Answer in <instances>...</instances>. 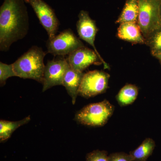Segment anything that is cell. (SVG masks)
Returning <instances> with one entry per match:
<instances>
[{
    "label": "cell",
    "mask_w": 161,
    "mask_h": 161,
    "mask_svg": "<svg viewBox=\"0 0 161 161\" xmlns=\"http://www.w3.org/2000/svg\"><path fill=\"white\" fill-rule=\"evenodd\" d=\"M24 0H4L0 7V50H9L12 43L26 36L29 17Z\"/></svg>",
    "instance_id": "cell-1"
},
{
    "label": "cell",
    "mask_w": 161,
    "mask_h": 161,
    "mask_svg": "<svg viewBox=\"0 0 161 161\" xmlns=\"http://www.w3.org/2000/svg\"><path fill=\"white\" fill-rule=\"evenodd\" d=\"M46 54L41 47H32L12 64L17 77L33 79L43 84L45 66L43 59Z\"/></svg>",
    "instance_id": "cell-2"
},
{
    "label": "cell",
    "mask_w": 161,
    "mask_h": 161,
    "mask_svg": "<svg viewBox=\"0 0 161 161\" xmlns=\"http://www.w3.org/2000/svg\"><path fill=\"white\" fill-rule=\"evenodd\" d=\"M114 110L115 107L107 100L90 104L77 112L75 120L89 126H103L112 117Z\"/></svg>",
    "instance_id": "cell-3"
},
{
    "label": "cell",
    "mask_w": 161,
    "mask_h": 161,
    "mask_svg": "<svg viewBox=\"0 0 161 161\" xmlns=\"http://www.w3.org/2000/svg\"><path fill=\"white\" fill-rule=\"evenodd\" d=\"M137 23L145 40L160 27L159 0H139Z\"/></svg>",
    "instance_id": "cell-4"
},
{
    "label": "cell",
    "mask_w": 161,
    "mask_h": 161,
    "mask_svg": "<svg viewBox=\"0 0 161 161\" xmlns=\"http://www.w3.org/2000/svg\"><path fill=\"white\" fill-rule=\"evenodd\" d=\"M109 74L102 70L90 71L84 74L78 95L88 98L103 94L108 87Z\"/></svg>",
    "instance_id": "cell-5"
},
{
    "label": "cell",
    "mask_w": 161,
    "mask_h": 161,
    "mask_svg": "<svg viewBox=\"0 0 161 161\" xmlns=\"http://www.w3.org/2000/svg\"><path fill=\"white\" fill-rule=\"evenodd\" d=\"M84 46L81 40L70 29L65 30L47 42V53L54 56L69 55Z\"/></svg>",
    "instance_id": "cell-6"
},
{
    "label": "cell",
    "mask_w": 161,
    "mask_h": 161,
    "mask_svg": "<svg viewBox=\"0 0 161 161\" xmlns=\"http://www.w3.org/2000/svg\"><path fill=\"white\" fill-rule=\"evenodd\" d=\"M33 9L41 25L47 32L48 40L56 36L59 21L53 9L43 0H24Z\"/></svg>",
    "instance_id": "cell-7"
},
{
    "label": "cell",
    "mask_w": 161,
    "mask_h": 161,
    "mask_svg": "<svg viewBox=\"0 0 161 161\" xmlns=\"http://www.w3.org/2000/svg\"><path fill=\"white\" fill-rule=\"evenodd\" d=\"M69 66L64 56L47 61L44 68L42 92L53 86L62 85L64 75Z\"/></svg>",
    "instance_id": "cell-8"
},
{
    "label": "cell",
    "mask_w": 161,
    "mask_h": 161,
    "mask_svg": "<svg viewBox=\"0 0 161 161\" xmlns=\"http://www.w3.org/2000/svg\"><path fill=\"white\" fill-rule=\"evenodd\" d=\"M78 18L76 26L79 37L93 47L102 62L105 68H108L109 67L108 64L101 56L95 46V37L98 31L95 21L90 17L89 13L86 10H80L78 15Z\"/></svg>",
    "instance_id": "cell-9"
},
{
    "label": "cell",
    "mask_w": 161,
    "mask_h": 161,
    "mask_svg": "<svg viewBox=\"0 0 161 161\" xmlns=\"http://www.w3.org/2000/svg\"><path fill=\"white\" fill-rule=\"evenodd\" d=\"M66 59L72 69L81 72L92 64H103L95 51L85 46L72 52Z\"/></svg>",
    "instance_id": "cell-10"
},
{
    "label": "cell",
    "mask_w": 161,
    "mask_h": 161,
    "mask_svg": "<svg viewBox=\"0 0 161 161\" xmlns=\"http://www.w3.org/2000/svg\"><path fill=\"white\" fill-rule=\"evenodd\" d=\"M117 36L121 40L134 44L146 43V40L137 22L121 23L117 30Z\"/></svg>",
    "instance_id": "cell-11"
},
{
    "label": "cell",
    "mask_w": 161,
    "mask_h": 161,
    "mask_svg": "<svg viewBox=\"0 0 161 161\" xmlns=\"http://www.w3.org/2000/svg\"><path fill=\"white\" fill-rule=\"evenodd\" d=\"M83 72L73 69L69 67L64 78L62 86L71 97L72 103L75 104L78 95L79 88L84 75Z\"/></svg>",
    "instance_id": "cell-12"
},
{
    "label": "cell",
    "mask_w": 161,
    "mask_h": 161,
    "mask_svg": "<svg viewBox=\"0 0 161 161\" xmlns=\"http://www.w3.org/2000/svg\"><path fill=\"white\" fill-rule=\"evenodd\" d=\"M139 12V0H127L122 11L115 23L137 22Z\"/></svg>",
    "instance_id": "cell-13"
},
{
    "label": "cell",
    "mask_w": 161,
    "mask_h": 161,
    "mask_svg": "<svg viewBox=\"0 0 161 161\" xmlns=\"http://www.w3.org/2000/svg\"><path fill=\"white\" fill-rule=\"evenodd\" d=\"M156 146L155 142L152 138H147L138 147L130 151V156L133 161H146L152 155Z\"/></svg>",
    "instance_id": "cell-14"
},
{
    "label": "cell",
    "mask_w": 161,
    "mask_h": 161,
    "mask_svg": "<svg viewBox=\"0 0 161 161\" xmlns=\"http://www.w3.org/2000/svg\"><path fill=\"white\" fill-rule=\"evenodd\" d=\"M138 95L137 87L135 85L127 84L118 92L116 96V100L120 106H126L133 103Z\"/></svg>",
    "instance_id": "cell-15"
},
{
    "label": "cell",
    "mask_w": 161,
    "mask_h": 161,
    "mask_svg": "<svg viewBox=\"0 0 161 161\" xmlns=\"http://www.w3.org/2000/svg\"><path fill=\"white\" fill-rule=\"evenodd\" d=\"M31 120L30 115L18 121L0 120V142H4L10 138L12 134L19 127L28 123Z\"/></svg>",
    "instance_id": "cell-16"
},
{
    "label": "cell",
    "mask_w": 161,
    "mask_h": 161,
    "mask_svg": "<svg viewBox=\"0 0 161 161\" xmlns=\"http://www.w3.org/2000/svg\"><path fill=\"white\" fill-rule=\"evenodd\" d=\"M145 44L150 47L153 57L161 54V26L146 39Z\"/></svg>",
    "instance_id": "cell-17"
},
{
    "label": "cell",
    "mask_w": 161,
    "mask_h": 161,
    "mask_svg": "<svg viewBox=\"0 0 161 161\" xmlns=\"http://www.w3.org/2000/svg\"><path fill=\"white\" fill-rule=\"evenodd\" d=\"M16 76L12 64H7L0 62V85L1 86L6 84V80L8 78Z\"/></svg>",
    "instance_id": "cell-18"
},
{
    "label": "cell",
    "mask_w": 161,
    "mask_h": 161,
    "mask_svg": "<svg viewBox=\"0 0 161 161\" xmlns=\"http://www.w3.org/2000/svg\"><path fill=\"white\" fill-rule=\"evenodd\" d=\"M108 157L106 151L94 150L87 154L86 161H108Z\"/></svg>",
    "instance_id": "cell-19"
},
{
    "label": "cell",
    "mask_w": 161,
    "mask_h": 161,
    "mask_svg": "<svg viewBox=\"0 0 161 161\" xmlns=\"http://www.w3.org/2000/svg\"><path fill=\"white\" fill-rule=\"evenodd\" d=\"M108 161H133L130 154L124 152L111 153L108 157Z\"/></svg>",
    "instance_id": "cell-20"
},
{
    "label": "cell",
    "mask_w": 161,
    "mask_h": 161,
    "mask_svg": "<svg viewBox=\"0 0 161 161\" xmlns=\"http://www.w3.org/2000/svg\"><path fill=\"white\" fill-rule=\"evenodd\" d=\"M155 58H156L159 61V62L161 63V54H160L157 56L155 57Z\"/></svg>",
    "instance_id": "cell-21"
},
{
    "label": "cell",
    "mask_w": 161,
    "mask_h": 161,
    "mask_svg": "<svg viewBox=\"0 0 161 161\" xmlns=\"http://www.w3.org/2000/svg\"><path fill=\"white\" fill-rule=\"evenodd\" d=\"M159 12L161 19V0H159Z\"/></svg>",
    "instance_id": "cell-22"
}]
</instances>
